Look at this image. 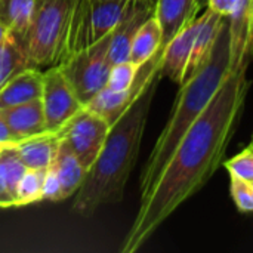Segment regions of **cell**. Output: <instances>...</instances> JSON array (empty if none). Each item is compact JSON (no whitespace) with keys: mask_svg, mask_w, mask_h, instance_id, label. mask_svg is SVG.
Segmentation results:
<instances>
[{"mask_svg":"<svg viewBox=\"0 0 253 253\" xmlns=\"http://www.w3.org/2000/svg\"><path fill=\"white\" fill-rule=\"evenodd\" d=\"M246 71L248 62L230 71L209 105L181 138L151 188L141 197L139 211L120 252L139 251L179 206L211 181L224 163L251 86Z\"/></svg>","mask_w":253,"mask_h":253,"instance_id":"cell-1","label":"cell"},{"mask_svg":"<svg viewBox=\"0 0 253 253\" xmlns=\"http://www.w3.org/2000/svg\"><path fill=\"white\" fill-rule=\"evenodd\" d=\"M160 79L159 71L110 127L99 156L74 194L71 206L74 213L89 216L104 205L122 202L127 179L138 160L147 119Z\"/></svg>","mask_w":253,"mask_h":253,"instance_id":"cell-2","label":"cell"},{"mask_svg":"<svg viewBox=\"0 0 253 253\" xmlns=\"http://www.w3.org/2000/svg\"><path fill=\"white\" fill-rule=\"evenodd\" d=\"M231 70V31L228 18H224L221 31L209 59L196 74L179 84L181 89L176 95L169 120L162 130L157 142L154 144V148L141 172V197L151 188L159 173L168 163L169 157L175 151L181 138L209 105Z\"/></svg>","mask_w":253,"mask_h":253,"instance_id":"cell-3","label":"cell"},{"mask_svg":"<svg viewBox=\"0 0 253 253\" xmlns=\"http://www.w3.org/2000/svg\"><path fill=\"white\" fill-rule=\"evenodd\" d=\"M76 0H36L28 27L19 40L30 67L49 68L62 62Z\"/></svg>","mask_w":253,"mask_h":253,"instance_id":"cell-4","label":"cell"},{"mask_svg":"<svg viewBox=\"0 0 253 253\" xmlns=\"http://www.w3.org/2000/svg\"><path fill=\"white\" fill-rule=\"evenodd\" d=\"M129 1L130 0H76L64 59L93 46L108 36L122 19Z\"/></svg>","mask_w":253,"mask_h":253,"instance_id":"cell-5","label":"cell"},{"mask_svg":"<svg viewBox=\"0 0 253 253\" xmlns=\"http://www.w3.org/2000/svg\"><path fill=\"white\" fill-rule=\"evenodd\" d=\"M111 33L93 46L65 58L59 67L76 92L79 101L86 105L108 82L111 62L108 59Z\"/></svg>","mask_w":253,"mask_h":253,"instance_id":"cell-6","label":"cell"},{"mask_svg":"<svg viewBox=\"0 0 253 253\" xmlns=\"http://www.w3.org/2000/svg\"><path fill=\"white\" fill-rule=\"evenodd\" d=\"M110 127L105 119L84 105L62 126V139L86 170L90 169L99 156Z\"/></svg>","mask_w":253,"mask_h":253,"instance_id":"cell-7","label":"cell"},{"mask_svg":"<svg viewBox=\"0 0 253 253\" xmlns=\"http://www.w3.org/2000/svg\"><path fill=\"white\" fill-rule=\"evenodd\" d=\"M40 99L43 104L46 130L59 129L83 108V104L79 101L59 64L49 67L47 71L43 73V89Z\"/></svg>","mask_w":253,"mask_h":253,"instance_id":"cell-8","label":"cell"},{"mask_svg":"<svg viewBox=\"0 0 253 253\" xmlns=\"http://www.w3.org/2000/svg\"><path fill=\"white\" fill-rule=\"evenodd\" d=\"M156 3L151 0H130L122 19L111 31L110 46H108V59L113 64H119L129 59L130 46L133 37L139 27L154 15Z\"/></svg>","mask_w":253,"mask_h":253,"instance_id":"cell-9","label":"cell"},{"mask_svg":"<svg viewBox=\"0 0 253 253\" xmlns=\"http://www.w3.org/2000/svg\"><path fill=\"white\" fill-rule=\"evenodd\" d=\"M199 28V15L193 16L162 49L160 76L181 84L190 61L193 42Z\"/></svg>","mask_w":253,"mask_h":253,"instance_id":"cell-10","label":"cell"},{"mask_svg":"<svg viewBox=\"0 0 253 253\" xmlns=\"http://www.w3.org/2000/svg\"><path fill=\"white\" fill-rule=\"evenodd\" d=\"M62 141V126L56 130H44L13 144V150L27 169L46 170Z\"/></svg>","mask_w":253,"mask_h":253,"instance_id":"cell-11","label":"cell"},{"mask_svg":"<svg viewBox=\"0 0 253 253\" xmlns=\"http://www.w3.org/2000/svg\"><path fill=\"white\" fill-rule=\"evenodd\" d=\"M222 21H224V16L215 13L211 9H208L205 13L199 15V28H197V33H196V37L193 42V49H191L190 61H188V65L185 70L184 82L187 79H190L193 74H196L205 65V62L209 59V56L215 47L218 34L221 31Z\"/></svg>","mask_w":253,"mask_h":253,"instance_id":"cell-12","label":"cell"},{"mask_svg":"<svg viewBox=\"0 0 253 253\" xmlns=\"http://www.w3.org/2000/svg\"><path fill=\"white\" fill-rule=\"evenodd\" d=\"M42 89L43 71L33 67L25 68L0 87V110L39 99L42 96Z\"/></svg>","mask_w":253,"mask_h":253,"instance_id":"cell-13","label":"cell"},{"mask_svg":"<svg viewBox=\"0 0 253 253\" xmlns=\"http://www.w3.org/2000/svg\"><path fill=\"white\" fill-rule=\"evenodd\" d=\"M1 114L16 141L46 130L42 99H33L19 105L1 108Z\"/></svg>","mask_w":253,"mask_h":253,"instance_id":"cell-14","label":"cell"},{"mask_svg":"<svg viewBox=\"0 0 253 253\" xmlns=\"http://www.w3.org/2000/svg\"><path fill=\"white\" fill-rule=\"evenodd\" d=\"M200 0H157L154 15L163 31L162 49L199 12Z\"/></svg>","mask_w":253,"mask_h":253,"instance_id":"cell-15","label":"cell"},{"mask_svg":"<svg viewBox=\"0 0 253 253\" xmlns=\"http://www.w3.org/2000/svg\"><path fill=\"white\" fill-rule=\"evenodd\" d=\"M53 172L58 176V181L61 184V197L62 200L74 196L80 185L83 184L87 170L83 168L77 156L71 151V148L67 145V142L62 139L58 151L55 154V159L50 165Z\"/></svg>","mask_w":253,"mask_h":253,"instance_id":"cell-16","label":"cell"},{"mask_svg":"<svg viewBox=\"0 0 253 253\" xmlns=\"http://www.w3.org/2000/svg\"><path fill=\"white\" fill-rule=\"evenodd\" d=\"M162 42H163V31L159 19L156 15H151L136 31L132 46H130V53H129V61L136 64L138 67L145 64L148 59H151L159 49H162Z\"/></svg>","mask_w":253,"mask_h":253,"instance_id":"cell-17","label":"cell"},{"mask_svg":"<svg viewBox=\"0 0 253 253\" xmlns=\"http://www.w3.org/2000/svg\"><path fill=\"white\" fill-rule=\"evenodd\" d=\"M15 144V142H13ZM13 144L0 153V208H15L16 205V185L25 166L18 159Z\"/></svg>","mask_w":253,"mask_h":253,"instance_id":"cell-18","label":"cell"},{"mask_svg":"<svg viewBox=\"0 0 253 253\" xmlns=\"http://www.w3.org/2000/svg\"><path fill=\"white\" fill-rule=\"evenodd\" d=\"M30 68L22 43L10 33L0 43V87L15 74Z\"/></svg>","mask_w":253,"mask_h":253,"instance_id":"cell-19","label":"cell"},{"mask_svg":"<svg viewBox=\"0 0 253 253\" xmlns=\"http://www.w3.org/2000/svg\"><path fill=\"white\" fill-rule=\"evenodd\" d=\"M36 0H0V22L18 40L22 39Z\"/></svg>","mask_w":253,"mask_h":253,"instance_id":"cell-20","label":"cell"},{"mask_svg":"<svg viewBox=\"0 0 253 253\" xmlns=\"http://www.w3.org/2000/svg\"><path fill=\"white\" fill-rule=\"evenodd\" d=\"M46 170L25 169L16 185V205L15 208L28 206L42 202V188Z\"/></svg>","mask_w":253,"mask_h":253,"instance_id":"cell-21","label":"cell"},{"mask_svg":"<svg viewBox=\"0 0 253 253\" xmlns=\"http://www.w3.org/2000/svg\"><path fill=\"white\" fill-rule=\"evenodd\" d=\"M136 73H138V65L129 59L119 62V64H113L110 74H108L107 87H110L113 90L130 89L132 84L135 83Z\"/></svg>","mask_w":253,"mask_h":253,"instance_id":"cell-22","label":"cell"},{"mask_svg":"<svg viewBox=\"0 0 253 253\" xmlns=\"http://www.w3.org/2000/svg\"><path fill=\"white\" fill-rule=\"evenodd\" d=\"M230 193L237 206L239 212L242 213H252L253 212V182L246 179L230 176Z\"/></svg>","mask_w":253,"mask_h":253,"instance_id":"cell-23","label":"cell"},{"mask_svg":"<svg viewBox=\"0 0 253 253\" xmlns=\"http://www.w3.org/2000/svg\"><path fill=\"white\" fill-rule=\"evenodd\" d=\"M225 169L228 170L230 176H237L253 182V147L249 145L234 157L224 162Z\"/></svg>","mask_w":253,"mask_h":253,"instance_id":"cell-24","label":"cell"},{"mask_svg":"<svg viewBox=\"0 0 253 253\" xmlns=\"http://www.w3.org/2000/svg\"><path fill=\"white\" fill-rule=\"evenodd\" d=\"M42 200H49V202L62 200V197H61V184L58 181L56 173L53 172V169L50 166L44 172L43 188H42Z\"/></svg>","mask_w":253,"mask_h":253,"instance_id":"cell-25","label":"cell"},{"mask_svg":"<svg viewBox=\"0 0 253 253\" xmlns=\"http://www.w3.org/2000/svg\"><path fill=\"white\" fill-rule=\"evenodd\" d=\"M206 1H208V9L213 10L215 13L224 18H230L237 10L242 0H206Z\"/></svg>","mask_w":253,"mask_h":253,"instance_id":"cell-26","label":"cell"},{"mask_svg":"<svg viewBox=\"0 0 253 253\" xmlns=\"http://www.w3.org/2000/svg\"><path fill=\"white\" fill-rule=\"evenodd\" d=\"M16 142L12 130L9 129L3 114H1V110H0V144H13Z\"/></svg>","mask_w":253,"mask_h":253,"instance_id":"cell-27","label":"cell"},{"mask_svg":"<svg viewBox=\"0 0 253 253\" xmlns=\"http://www.w3.org/2000/svg\"><path fill=\"white\" fill-rule=\"evenodd\" d=\"M249 58L253 59V0L251 7V19H249Z\"/></svg>","mask_w":253,"mask_h":253,"instance_id":"cell-28","label":"cell"},{"mask_svg":"<svg viewBox=\"0 0 253 253\" xmlns=\"http://www.w3.org/2000/svg\"><path fill=\"white\" fill-rule=\"evenodd\" d=\"M7 33H9V31H7V28L0 22V43H1V42H3V39L7 36Z\"/></svg>","mask_w":253,"mask_h":253,"instance_id":"cell-29","label":"cell"},{"mask_svg":"<svg viewBox=\"0 0 253 253\" xmlns=\"http://www.w3.org/2000/svg\"><path fill=\"white\" fill-rule=\"evenodd\" d=\"M9 145H12V144H0V153H1V151H3L4 148H7Z\"/></svg>","mask_w":253,"mask_h":253,"instance_id":"cell-30","label":"cell"},{"mask_svg":"<svg viewBox=\"0 0 253 253\" xmlns=\"http://www.w3.org/2000/svg\"><path fill=\"white\" fill-rule=\"evenodd\" d=\"M251 145H252V147H253V135H252V144H251Z\"/></svg>","mask_w":253,"mask_h":253,"instance_id":"cell-31","label":"cell"},{"mask_svg":"<svg viewBox=\"0 0 253 253\" xmlns=\"http://www.w3.org/2000/svg\"><path fill=\"white\" fill-rule=\"evenodd\" d=\"M151 1H153V3H156V1H157V0H151Z\"/></svg>","mask_w":253,"mask_h":253,"instance_id":"cell-32","label":"cell"}]
</instances>
